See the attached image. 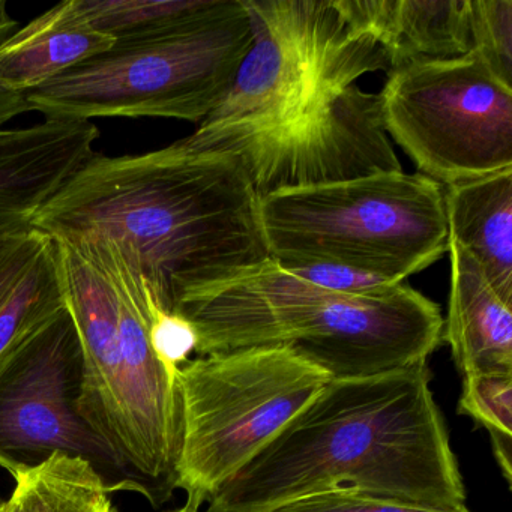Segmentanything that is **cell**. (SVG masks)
<instances>
[{"mask_svg": "<svg viewBox=\"0 0 512 512\" xmlns=\"http://www.w3.org/2000/svg\"><path fill=\"white\" fill-rule=\"evenodd\" d=\"M260 197L241 155L172 143L146 154L95 152L35 215L59 242H109L166 313L236 269L269 259Z\"/></svg>", "mask_w": 512, "mask_h": 512, "instance_id": "obj_1", "label": "cell"}, {"mask_svg": "<svg viewBox=\"0 0 512 512\" xmlns=\"http://www.w3.org/2000/svg\"><path fill=\"white\" fill-rule=\"evenodd\" d=\"M430 383L427 362L329 380L208 497L205 512H271L331 490L464 511L463 476Z\"/></svg>", "mask_w": 512, "mask_h": 512, "instance_id": "obj_2", "label": "cell"}, {"mask_svg": "<svg viewBox=\"0 0 512 512\" xmlns=\"http://www.w3.org/2000/svg\"><path fill=\"white\" fill-rule=\"evenodd\" d=\"M199 356L280 347L331 380L364 379L428 361L442 341L440 307L407 283L377 296L332 292L269 259L191 293L176 313Z\"/></svg>", "mask_w": 512, "mask_h": 512, "instance_id": "obj_3", "label": "cell"}, {"mask_svg": "<svg viewBox=\"0 0 512 512\" xmlns=\"http://www.w3.org/2000/svg\"><path fill=\"white\" fill-rule=\"evenodd\" d=\"M253 44L244 0H214L169 34L116 43L25 92L44 118H169L202 124L227 97Z\"/></svg>", "mask_w": 512, "mask_h": 512, "instance_id": "obj_4", "label": "cell"}, {"mask_svg": "<svg viewBox=\"0 0 512 512\" xmlns=\"http://www.w3.org/2000/svg\"><path fill=\"white\" fill-rule=\"evenodd\" d=\"M259 215L281 266L331 263L404 283L448 253L442 185L421 173L274 191Z\"/></svg>", "mask_w": 512, "mask_h": 512, "instance_id": "obj_5", "label": "cell"}, {"mask_svg": "<svg viewBox=\"0 0 512 512\" xmlns=\"http://www.w3.org/2000/svg\"><path fill=\"white\" fill-rule=\"evenodd\" d=\"M253 44L199 137L242 136L287 127L335 94L389 65L382 47L352 35L334 0H244Z\"/></svg>", "mask_w": 512, "mask_h": 512, "instance_id": "obj_6", "label": "cell"}, {"mask_svg": "<svg viewBox=\"0 0 512 512\" xmlns=\"http://www.w3.org/2000/svg\"><path fill=\"white\" fill-rule=\"evenodd\" d=\"M331 380L296 353L253 347L181 365L176 488L208 497L253 460Z\"/></svg>", "mask_w": 512, "mask_h": 512, "instance_id": "obj_7", "label": "cell"}, {"mask_svg": "<svg viewBox=\"0 0 512 512\" xmlns=\"http://www.w3.org/2000/svg\"><path fill=\"white\" fill-rule=\"evenodd\" d=\"M379 101L386 133L437 184L512 169V88L475 53L389 71Z\"/></svg>", "mask_w": 512, "mask_h": 512, "instance_id": "obj_8", "label": "cell"}, {"mask_svg": "<svg viewBox=\"0 0 512 512\" xmlns=\"http://www.w3.org/2000/svg\"><path fill=\"white\" fill-rule=\"evenodd\" d=\"M83 383L82 343L67 308L0 367V467L16 476L62 454L91 464L110 493H140L136 479L83 416Z\"/></svg>", "mask_w": 512, "mask_h": 512, "instance_id": "obj_9", "label": "cell"}, {"mask_svg": "<svg viewBox=\"0 0 512 512\" xmlns=\"http://www.w3.org/2000/svg\"><path fill=\"white\" fill-rule=\"evenodd\" d=\"M176 143L190 151L241 155L259 197L401 172L380 118L379 95L353 85L313 115L278 130L227 137L191 134Z\"/></svg>", "mask_w": 512, "mask_h": 512, "instance_id": "obj_10", "label": "cell"}, {"mask_svg": "<svg viewBox=\"0 0 512 512\" xmlns=\"http://www.w3.org/2000/svg\"><path fill=\"white\" fill-rule=\"evenodd\" d=\"M91 121L50 119L0 130V239L32 229L35 215L95 154Z\"/></svg>", "mask_w": 512, "mask_h": 512, "instance_id": "obj_11", "label": "cell"}, {"mask_svg": "<svg viewBox=\"0 0 512 512\" xmlns=\"http://www.w3.org/2000/svg\"><path fill=\"white\" fill-rule=\"evenodd\" d=\"M352 35L376 41L389 71L472 52L469 0H334Z\"/></svg>", "mask_w": 512, "mask_h": 512, "instance_id": "obj_12", "label": "cell"}, {"mask_svg": "<svg viewBox=\"0 0 512 512\" xmlns=\"http://www.w3.org/2000/svg\"><path fill=\"white\" fill-rule=\"evenodd\" d=\"M59 245L67 281L68 310L79 331L85 359L80 409L113 449L119 371L116 293L107 275L79 248L65 242H59Z\"/></svg>", "mask_w": 512, "mask_h": 512, "instance_id": "obj_13", "label": "cell"}, {"mask_svg": "<svg viewBox=\"0 0 512 512\" xmlns=\"http://www.w3.org/2000/svg\"><path fill=\"white\" fill-rule=\"evenodd\" d=\"M67 308L59 242L35 229L0 239V367Z\"/></svg>", "mask_w": 512, "mask_h": 512, "instance_id": "obj_14", "label": "cell"}, {"mask_svg": "<svg viewBox=\"0 0 512 512\" xmlns=\"http://www.w3.org/2000/svg\"><path fill=\"white\" fill-rule=\"evenodd\" d=\"M451 283L442 341L461 376L512 371V301L488 283L472 256L449 239Z\"/></svg>", "mask_w": 512, "mask_h": 512, "instance_id": "obj_15", "label": "cell"}, {"mask_svg": "<svg viewBox=\"0 0 512 512\" xmlns=\"http://www.w3.org/2000/svg\"><path fill=\"white\" fill-rule=\"evenodd\" d=\"M115 44L65 0L0 44V86L23 95Z\"/></svg>", "mask_w": 512, "mask_h": 512, "instance_id": "obj_16", "label": "cell"}, {"mask_svg": "<svg viewBox=\"0 0 512 512\" xmlns=\"http://www.w3.org/2000/svg\"><path fill=\"white\" fill-rule=\"evenodd\" d=\"M448 236L512 301V169L443 188Z\"/></svg>", "mask_w": 512, "mask_h": 512, "instance_id": "obj_17", "label": "cell"}, {"mask_svg": "<svg viewBox=\"0 0 512 512\" xmlns=\"http://www.w3.org/2000/svg\"><path fill=\"white\" fill-rule=\"evenodd\" d=\"M13 478L20 512H118L97 470L80 458L56 454Z\"/></svg>", "mask_w": 512, "mask_h": 512, "instance_id": "obj_18", "label": "cell"}, {"mask_svg": "<svg viewBox=\"0 0 512 512\" xmlns=\"http://www.w3.org/2000/svg\"><path fill=\"white\" fill-rule=\"evenodd\" d=\"M214 0H77L83 16L116 43L169 34L211 7Z\"/></svg>", "mask_w": 512, "mask_h": 512, "instance_id": "obj_19", "label": "cell"}, {"mask_svg": "<svg viewBox=\"0 0 512 512\" xmlns=\"http://www.w3.org/2000/svg\"><path fill=\"white\" fill-rule=\"evenodd\" d=\"M458 413L469 416L490 433L494 457L512 484V371L463 376Z\"/></svg>", "mask_w": 512, "mask_h": 512, "instance_id": "obj_20", "label": "cell"}, {"mask_svg": "<svg viewBox=\"0 0 512 512\" xmlns=\"http://www.w3.org/2000/svg\"><path fill=\"white\" fill-rule=\"evenodd\" d=\"M472 52L512 88V0H469Z\"/></svg>", "mask_w": 512, "mask_h": 512, "instance_id": "obj_21", "label": "cell"}, {"mask_svg": "<svg viewBox=\"0 0 512 512\" xmlns=\"http://www.w3.org/2000/svg\"><path fill=\"white\" fill-rule=\"evenodd\" d=\"M281 268L314 286L343 293V295H383L401 284L373 272L361 271L349 266L331 265V263H305V265H289Z\"/></svg>", "mask_w": 512, "mask_h": 512, "instance_id": "obj_22", "label": "cell"}, {"mask_svg": "<svg viewBox=\"0 0 512 512\" xmlns=\"http://www.w3.org/2000/svg\"><path fill=\"white\" fill-rule=\"evenodd\" d=\"M271 512H443L353 490H331L293 500ZM458 512H470L469 509Z\"/></svg>", "mask_w": 512, "mask_h": 512, "instance_id": "obj_23", "label": "cell"}, {"mask_svg": "<svg viewBox=\"0 0 512 512\" xmlns=\"http://www.w3.org/2000/svg\"><path fill=\"white\" fill-rule=\"evenodd\" d=\"M151 343L164 367L178 374L179 367L196 352L197 337L193 326L178 314L166 313L157 301L151 323Z\"/></svg>", "mask_w": 512, "mask_h": 512, "instance_id": "obj_24", "label": "cell"}, {"mask_svg": "<svg viewBox=\"0 0 512 512\" xmlns=\"http://www.w3.org/2000/svg\"><path fill=\"white\" fill-rule=\"evenodd\" d=\"M17 29H19L17 28V22L11 17L0 20V44L7 41ZM28 112H31V110H29L28 103H26L22 94L8 91V89L0 86V130H4L5 125L17 116Z\"/></svg>", "mask_w": 512, "mask_h": 512, "instance_id": "obj_25", "label": "cell"}, {"mask_svg": "<svg viewBox=\"0 0 512 512\" xmlns=\"http://www.w3.org/2000/svg\"><path fill=\"white\" fill-rule=\"evenodd\" d=\"M205 502V497L200 496V494L188 493L184 505L166 512H199Z\"/></svg>", "mask_w": 512, "mask_h": 512, "instance_id": "obj_26", "label": "cell"}, {"mask_svg": "<svg viewBox=\"0 0 512 512\" xmlns=\"http://www.w3.org/2000/svg\"><path fill=\"white\" fill-rule=\"evenodd\" d=\"M0 512H20V508L16 500L10 497L7 500L0 499Z\"/></svg>", "mask_w": 512, "mask_h": 512, "instance_id": "obj_27", "label": "cell"}, {"mask_svg": "<svg viewBox=\"0 0 512 512\" xmlns=\"http://www.w3.org/2000/svg\"><path fill=\"white\" fill-rule=\"evenodd\" d=\"M7 17H10L7 11V2L0 0V20L7 19Z\"/></svg>", "mask_w": 512, "mask_h": 512, "instance_id": "obj_28", "label": "cell"}]
</instances>
